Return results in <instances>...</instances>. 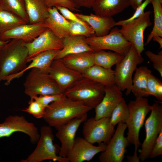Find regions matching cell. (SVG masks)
<instances>
[{
    "mask_svg": "<svg viewBox=\"0 0 162 162\" xmlns=\"http://www.w3.org/2000/svg\"><path fill=\"white\" fill-rule=\"evenodd\" d=\"M92 109L65 96L46 108L43 118L49 125L57 129L71 120L87 113Z\"/></svg>",
    "mask_w": 162,
    "mask_h": 162,
    "instance_id": "obj_1",
    "label": "cell"
},
{
    "mask_svg": "<svg viewBox=\"0 0 162 162\" xmlns=\"http://www.w3.org/2000/svg\"><path fill=\"white\" fill-rule=\"evenodd\" d=\"M129 116L125 122L128 129L126 138L130 144L134 146L133 155L130 156L133 162L139 161L137 154L138 148L141 145L139 140V133L147 114L151 110V105L146 97L136 98L131 100L128 104Z\"/></svg>",
    "mask_w": 162,
    "mask_h": 162,
    "instance_id": "obj_2",
    "label": "cell"
},
{
    "mask_svg": "<svg viewBox=\"0 0 162 162\" xmlns=\"http://www.w3.org/2000/svg\"><path fill=\"white\" fill-rule=\"evenodd\" d=\"M24 42L12 39L0 50V82L4 77L17 73L26 67L28 51Z\"/></svg>",
    "mask_w": 162,
    "mask_h": 162,
    "instance_id": "obj_3",
    "label": "cell"
},
{
    "mask_svg": "<svg viewBox=\"0 0 162 162\" xmlns=\"http://www.w3.org/2000/svg\"><path fill=\"white\" fill-rule=\"evenodd\" d=\"M105 86L83 77L75 82L64 92L65 96L84 105L94 108L102 99Z\"/></svg>",
    "mask_w": 162,
    "mask_h": 162,
    "instance_id": "obj_4",
    "label": "cell"
},
{
    "mask_svg": "<svg viewBox=\"0 0 162 162\" xmlns=\"http://www.w3.org/2000/svg\"><path fill=\"white\" fill-rule=\"evenodd\" d=\"M24 92L31 98L38 95L64 93L48 70L38 68L31 69L24 83Z\"/></svg>",
    "mask_w": 162,
    "mask_h": 162,
    "instance_id": "obj_5",
    "label": "cell"
},
{
    "mask_svg": "<svg viewBox=\"0 0 162 162\" xmlns=\"http://www.w3.org/2000/svg\"><path fill=\"white\" fill-rule=\"evenodd\" d=\"M144 60L141 54L132 44L127 53L122 61L116 65L114 70L115 83L119 89L126 90L127 96L130 94L132 84V75L138 65Z\"/></svg>",
    "mask_w": 162,
    "mask_h": 162,
    "instance_id": "obj_6",
    "label": "cell"
},
{
    "mask_svg": "<svg viewBox=\"0 0 162 162\" xmlns=\"http://www.w3.org/2000/svg\"><path fill=\"white\" fill-rule=\"evenodd\" d=\"M49 125L42 126L37 146L33 152L21 162H41L51 160L59 162H69L67 158L57 155L58 151L53 141L54 136L53 130Z\"/></svg>",
    "mask_w": 162,
    "mask_h": 162,
    "instance_id": "obj_7",
    "label": "cell"
},
{
    "mask_svg": "<svg viewBox=\"0 0 162 162\" xmlns=\"http://www.w3.org/2000/svg\"><path fill=\"white\" fill-rule=\"evenodd\" d=\"M151 112L146 120V137L142 144L139 157L144 161L148 158L156 139L162 130V105L157 103L151 106Z\"/></svg>",
    "mask_w": 162,
    "mask_h": 162,
    "instance_id": "obj_8",
    "label": "cell"
},
{
    "mask_svg": "<svg viewBox=\"0 0 162 162\" xmlns=\"http://www.w3.org/2000/svg\"><path fill=\"white\" fill-rule=\"evenodd\" d=\"M86 41L94 52L110 50L124 56L132 44L123 37L117 27L112 28L107 35L99 37L93 35L86 38Z\"/></svg>",
    "mask_w": 162,
    "mask_h": 162,
    "instance_id": "obj_9",
    "label": "cell"
},
{
    "mask_svg": "<svg viewBox=\"0 0 162 162\" xmlns=\"http://www.w3.org/2000/svg\"><path fill=\"white\" fill-rule=\"evenodd\" d=\"M151 12L148 10L139 17L122 24L119 31L123 37L130 42L140 54L145 50L144 34L146 29L152 25Z\"/></svg>",
    "mask_w": 162,
    "mask_h": 162,
    "instance_id": "obj_10",
    "label": "cell"
},
{
    "mask_svg": "<svg viewBox=\"0 0 162 162\" xmlns=\"http://www.w3.org/2000/svg\"><path fill=\"white\" fill-rule=\"evenodd\" d=\"M83 138L90 143L107 144L114 132V127L110 122V117L96 119L94 117L87 119L83 122Z\"/></svg>",
    "mask_w": 162,
    "mask_h": 162,
    "instance_id": "obj_11",
    "label": "cell"
},
{
    "mask_svg": "<svg viewBox=\"0 0 162 162\" xmlns=\"http://www.w3.org/2000/svg\"><path fill=\"white\" fill-rule=\"evenodd\" d=\"M116 130L105 150L101 152L98 158L100 162H122L125 157L126 148L130 144L124 136L127 128L125 123L117 124Z\"/></svg>",
    "mask_w": 162,
    "mask_h": 162,
    "instance_id": "obj_12",
    "label": "cell"
},
{
    "mask_svg": "<svg viewBox=\"0 0 162 162\" xmlns=\"http://www.w3.org/2000/svg\"><path fill=\"white\" fill-rule=\"evenodd\" d=\"M16 132L28 135L33 144L37 142L40 136L38 129L35 124L28 121L22 116H9L3 122L0 123V139L9 137Z\"/></svg>",
    "mask_w": 162,
    "mask_h": 162,
    "instance_id": "obj_13",
    "label": "cell"
},
{
    "mask_svg": "<svg viewBox=\"0 0 162 162\" xmlns=\"http://www.w3.org/2000/svg\"><path fill=\"white\" fill-rule=\"evenodd\" d=\"M87 117V113L85 114L71 120L57 129L56 136L61 143L59 156L66 158L72 147L78 128Z\"/></svg>",
    "mask_w": 162,
    "mask_h": 162,
    "instance_id": "obj_14",
    "label": "cell"
},
{
    "mask_svg": "<svg viewBox=\"0 0 162 162\" xmlns=\"http://www.w3.org/2000/svg\"><path fill=\"white\" fill-rule=\"evenodd\" d=\"M28 51V60L38 54L47 51L59 50L63 47V39L56 36L48 28L43 33L30 42H24Z\"/></svg>",
    "mask_w": 162,
    "mask_h": 162,
    "instance_id": "obj_15",
    "label": "cell"
},
{
    "mask_svg": "<svg viewBox=\"0 0 162 162\" xmlns=\"http://www.w3.org/2000/svg\"><path fill=\"white\" fill-rule=\"evenodd\" d=\"M48 71L64 93L75 82L83 77L82 74L67 66L62 59H54Z\"/></svg>",
    "mask_w": 162,
    "mask_h": 162,
    "instance_id": "obj_16",
    "label": "cell"
},
{
    "mask_svg": "<svg viewBox=\"0 0 162 162\" xmlns=\"http://www.w3.org/2000/svg\"><path fill=\"white\" fill-rule=\"evenodd\" d=\"M106 145L101 143L98 146H95L83 137H76L66 158L69 162L89 161L97 154L104 151Z\"/></svg>",
    "mask_w": 162,
    "mask_h": 162,
    "instance_id": "obj_17",
    "label": "cell"
},
{
    "mask_svg": "<svg viewBox=\"0 0 162 162\" xmlns=\"http://www.w3.org/2000/svg\"><path fill=\"white\" fill-rule=\"evenodd\" d=\"M47 28L44 22L23 24L0 34V39L4 41L16 39L30 42Z\"/></svg>",
    "mask_w": 162,
    "mask_h": 162,
    "instance_id": "obj_18",
    "label": "cell"
},
{
    "mask_svg": "<svg viewBox=\"0 0 162 162\" xmlns=\"http://www.w3.org/2000/svg\"><path fill=\"white\" fill-rule=\"evenodd\" d=\"M124 100L122 91L116 85L105 87L104 96L94 108V118L98 119L103 117H110L114 108Z\"/></svg>",
    "mask_w": 162,
    "mask_h": 162,
    "instance_id": "obj_19",
    "label": "cell"
},
{
    "mask_svg": "<svg viewBox=\"0 0 162 162\" xmlns=\"http://www.w3.org/2000/svg\"><path fill=\"white\" fill-rule=\"evenodd\" d=\"M59 50H48L41 52L30 58L28 62L29 64L21 71L4 77L2 80L5 81V85H8L14 80L20 77L26 71L33 68H38L48 70L52 61Z\"/></svg>",
    "mask_w": 162,
    "mask_h": 162,
    "instance_id": "obj_20",
    "label": "cell"
},
{
    "mask_svg": "<svg viewBox=\"0 0 162 162\" xmlns=\"http://www.w3.org/2000/svg\"><path fill=\"white\" fill-rule=\"evenodd\" d=\"M49 15L44 23L58 37L63 39L69 35L70 21L64 18L55 7L48 8Z\"/></svg>",
    "mask_w": 162,
    "mask_h": 162,
    "instance_id": "obj_21",
    "label": "cell"
},
{
    "mask_svg": "<svg viewBox=\"0 0 162 162\" xmlns=\"http://www.w3.org/2000/svg\"><path fill=\"white\" fill-rule=\"evenodd\" d=\"M81 20L84 21L94 30L98 37L107 34L113 27L116 22L112 17H106L91 13L89 15L74 13Z\"/></svg>",
    "mask_w": 162,
    "mask_h": 162,
    "instance_id": "obj_22",
    "label": "cell"
},
{
    "mask_svg": "<svg viewBox=\"0 0 162 162\" xmlns=\"http://www.w3.org/2000/svg\"><path fill=\"white\" fill-rule=\"evenodd\" d=\"M130 6V0H95L92 8L96 15L112 17Z\"/></svg>",
    "mask_w": 162,
    "mask_h": 162,
    "instance_id": "obj_23",
    "label": "cell"
},
{
    "mask_svg": "<svg viewBox=\"0 0 162 162\" xmlns=\"http://www.w3.org/2000/svg\"><path fill=\"white\" fill-rule=\"evenodd\" d=\"M82 35H68L63 39V47L54 59H62L66 56L87 51H93Z\"/></svg>",
    "mask_w": 162,
    "mask_h": 162,
    "instance_id": "obj_24",
    "label": "cell"
},
{
    "mask_svg": "<svg viewBox=\"0 0 162 162\" xmlns=\"http://www.w3.org/2000/svg\"><path fill=\"white\" fill-rule=\"evenodd\" d=\"M94 52L87 51L70 54L62 58L68 67L82 74L94 65Z\"/></svg>",
    "mask_w": 162,
    "mask_h": 162,
    "instance_id": "obj_25",
    "label": "cell"
},
{
    "mask_svg": "<svg viewBox=\"0 0 162 162\" xmlns=\"http://www.w3.org/2000/svg\"><path fill=\"white\" fill-rule=\"evenodd\" d=\"M83 77L99 83L105 87L115 84L114 70L94 64L82 74Z\"/></svg>",
    "mask_w": 162,
    "mask_h": 162,
    "instance_id": "obj_26",
    "label": "cell"
},
{
    "mask_svg": "<svg viewBox=\"0 0 162 162\" xmlns=\"http://www.w3.org/2000/svg\"><path fill=\"white\" fill-rule=\"evenodd\" d=\"M152 71L146 66L137 68L132 79L131 92L136 98L149 96L147 90L148 77Z\"/></svg>",
    "mask_w": 162,
    "mask_h": 162,
    "instance_id": "obj_27",
    "label": "cell"
},
{
    "mask_svg": "<svg viewBox=\"0 0 162 162\" xmlns=\"http://www.w3.org/2000/svg\"><path fill=\"white\" fill-rule=\"evenodd\" d=\"M29 24L44 22L48 17V7L43 0H24Z\"/></svg>",
    "mask_w": 162,
    "mask_h": 162,
    "instance_id": "obj_28",
    "label": "cell"
},
{
    "mask_svg": "<svg viewBox=\"0 0 162 162\" xmlns=\"http://www.w3.org/2000/svg\"><path fill=\"white\" fill-rule=\"evenodd\" d=\"M124 56L116 52H106L102 50L94 52V64L106 68L119 64Z\"/></svg>",
    "mask_w": 162,
    "mask_h": 162,
    "instance_id": "obj_29",
    "label": "cell"
},
{
    "mask_svg": "<svg viewBox=\"0 0 162 162\" xmlns=\"http://www.w3.org/2000/svg\"><path fill=\"white\" fill-rule=\"evenodd\" d=\"M0 9L9 12L29 22L24 0H0Z\"/></svg>",
    "mask_w": 162,
    "mask_h": 162,
    "instance_id": "obj_30",
    "label": "cell"
},
{
    "mask_svg": "<svg viewBox=\"0 0 162 162\" xmlns=\"http://www.w3.org/2000/svg\"><path fill=\"white\" fill-rule=\"evenodd\" d=\"M154 13V24L148 35L145 45L148 44L153 37L158 35L162 37V2L160 0H151Z\"/></svg>",
    "mask_w": 162,
    "mask_h": 162,
    "instance_id": "obj_31",
    "label": "cell"
},
{
    "mask_svg": "<svg viewBox=\"0 0 162 162\" xmlns=\"http://www.w3.org/2000/svg\"><path fill=\"white\" fill-rule=\"evenodd\" d=\"M26 23L24 21L12 13L0 9V34Z\"/></svg>",
    "mask_w": 162,
    "mask_h": 162,
    "instance_id": "obj_32",
    "label": "cell"
},
{
    "mask_svg": "<svg viewBox=\"0 0 162 162\" xmlns=\"http://www.w3.org/2000/svg\"><path fill=\"white\" fill-rule=\"evenodd\" d=\"M128 106L124 100L119 103L113 110L110 117V122L114 127L119 123H125L129 116Z\"/></svg>",
    "mask_w": 162,
    "mask_h": 162,
    "instance_id": "obj_33",
    "label": "cell"
},
{
    "mask_svg": "<svg viewBox=\"0 0 162 162\" xmlns=\"http://www.w3.org/2000/svg\"><path fill=\"white\" fill-rule=\"evenodd\" d=\"M70 22L69 35H82L88 38L95 34L94 30L85 22Z\"/></svg>",
    "mask_w": 162,
    "mask_h": 162,
    "instance_id": "obj_34",
    "label": "cell"
},
{
    "mask_svg": "<svg viewBox=\"0 0 162 162\" xmlns=\"http://www.w3.org/2000/svg\"><path fill=\"white\" fill-rule=\"evenodd\" d=\"M147 90L149 95L154 96L160 102L162 101V82L152 73L149 75Z\"/></svg>",
    "mask_w": 162,
    "mask_h": 162,
    "instance_id": "obj_35",
    "label": "cell"
},
{
    "mask_svg": "<svg viewBox=\"0 0 162 162\" xmlns=\"http://www.w3.org/2000/svg\"><path fill=\"white\" fill-rule=\"evenodd\" d=\"M28 107L21 110L32 115L37 118H43L45 109L37 101L30 98Z\"/></svg>",
    "mask_w": 162,
    "mask_h": 162,
    "instance_id": "obj_36",
    "label": "cell"
},
{
    "mask_svg": "<svg viewBox=\"0 0 162 162\" xmlns=\"http://www.w3.org/2000/svg\"><path fill=\"white\" fill-rule=\"evenodd\" d=\"M48 8L62 7L67 8L72 11H79V7L74 0H43Z\"/></svg>",
    "mask_w": 162,
    "mask_h": 162,
    "instance_id": "obj_37",
    "label": "cell"
},
{
    "mask_svg": "<svg viewBox=\"0 0 162 162\" xmlns=\"http://www.w3.org/2000/svg\"><path fill=\"white\" fill-rule=\"evenodd\" d=\"M65 96L64 93L40 95L30 98L38 101L45 109L51 103L57 101Z\"/></svg>",
    "mask_w": 162,
    "mask_h": 162,
    "instance_id": "obj_38",
    "label": "cell"
},
{
    "mask_svg": "<svg viewBox=\"0 0 162 162\" xmlns=\"http://www.w3.org/2000/svg\"><path fill=\"white\" fill-rule=\"evenodd\" d=\"M145 54L153 63V68L159 73L162 77V51H160L157 54L152 51L147 50L145 52Z\"/></svg>",
    "mask_w": 162,
    "mask_h": 162,
    "instance_id": "obj_39",
    "label": "cell"
},
{
    "mask_svg": "<svg viewBox=\"0 0 162 162\" xmlns=\"http://www.w3.org/2000/svg\"><path fill=\"white\" fill-rule=\"evenodd\" d=\"M151 0H145L137 7L135 10L134 13L131 17L125 20L115 22L113 25V27L117 26H121L123 24L131 21L139 17L144 13L145 8L151 3Z\"/></svg>",
    "mask_w": 162,
    "mask_h": 162,
    "instance_id": "obj_40",
    "label": "cell"
},
{
    "mask_svg": "<svg viewBox=\"0 0 162 162\" xmlns=\"http://www.w3.org/2000/svg\"><path fill=\"white\" fill-rule=\"evenodd\" d=\"M162 154V130L157 137L149 158H152Z\"/></svg>",
    "mask_w": 162,
    "mask_h": 162,
    "instance_id": "obj_41",
    "label": "cell"
},
{
    "mask_svg": "<svg viewBox=\"0 0 162 162\" xmlns=\"http://www.w3.org/2000/svg\"><path fill=\"white\" fill-rule=\"evenodd\" d=\"M56 8L63 16L69 21L80 22H84L78 18L74 13L67 8L62 7Z\"/></svg>",
    "mask_w": 162,
    "mask_h": 162,
    "instance_id": "obj_42",
    "label": "cell"
},
{
    "mask_svg": "<svg viewBox=\"0 0 162 162\" xmlns=\"http://www.w3.org/2000/svg\"><path fill=\"white\" fill-rule=\"evenodd\" d=\"M76 5L79 8H92L95 0H74Z\"/></svg>",
    "mask_w": 162,
    "mask_h": 162,
    "instance_id": "obj_43",
    "label": "cell"
},
{
    "mask_svg": "<svg viewBox=\"0 0 162 162\" xmlns=\"http://www.w3.org/2000/svg\"><path fill=\"white\" fill-rule=\"evenodd\" d=\"M130 6L135 10L142 2L143 0H130Z\"/></svg>",
    "mask_w": 162,
    "mask_h": 162,
    "instance_id": "obj_44",
    "label": "cell"
},
{
    "mask_svg": "<svg viewBox=\"0 0 162 162\" xmlns=\"http://www.w3.org/2000/svg\"><path fill=\"white\" fill-rule=\"evenodd\" d=\"M152 40L154 41L157 42L159 44L160 48H162V37L158 35H156L153 37Z\"/></svg>",
    "mask_w": 162,
    "mask_h": 162,
    "instance_id": "obj_45",
    "label": "cell"
},
{
    "mask_svg": "<svg viewBox=\"0 0 162 162\" xmlns=\"http://www.w3.org/2000/svg\"><path fill=\"white\" fill-rule=\"evenodd\" d=\"M10 40L4 41L0 39V50Z\"/></svg>",
    "mask_w": 162,
    "mask_h": 162,
    "instance_id": "obj_46",
    "label": "cell"
},
{
    "mask_svg": "<svg viewBox=\"0 0 162 162\" xmlns=\"http://www.w3.org/2000/svg\"><path fill=\"white\" fill-rule=\"evenodd\" d=\"M162 2V0H160Z\"/></svg>",
    "mask_w": 162,
    "mask_h": 162,
    "instance_id": "obj_47",
    "label": "cell"
}]
</instances>
